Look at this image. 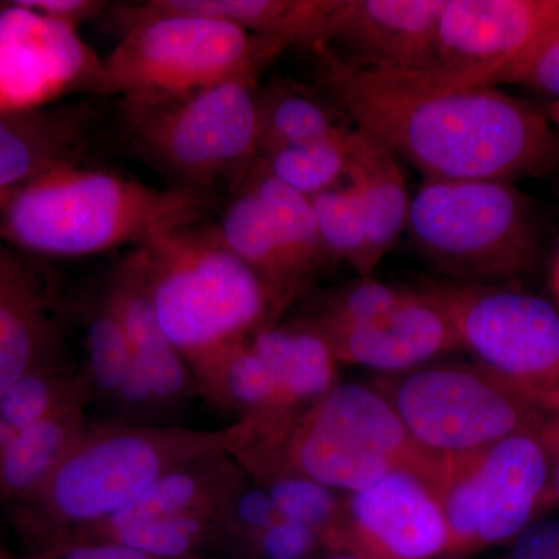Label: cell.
<instances>
[{"instance_id":"1","label":"cell","mask_w":559,"mask_h":559,"mask_svg":"<svg viewBox=\"0 0 559 559\" xmlns=\"http://www.w3.org/2000/svg\"><path fill=\"white\" fill-rule=\"evenodd\" d=\"M326 81L356 130L426 180H509L549 171L559 134L546 116L496 87L462 86L428 72H378L329 51Z\"/></svg>"},{"instance_id":"2","label":"cell","mask_w":559,"mask_h":559,"mask_svg":"<svg viewBox=\"0 0 559 559\" xmlns=\"http://www.w3.org/2000/svg\"><path fill=\"white\" fill-rule=\"evenodd\" d=\"M212 210L205 191L162 190L79 164L55 168L0 198V242L25 255L75 259L142 246L198 226Z\"/></svg>"},{"instance_id":"3","label":"cell","mask_w":559,"mask_h":559,"mask_svg":"<svg viewBox=\"0 0 559 559\" xmlns=\"http://www.w3.org/2000/svg\"><path fill=\"white\" fill-rule=\"evenodd\" d=\"M240 433V421L218 430L90 423L43 488L14 507V516L55 546L127 509L178 466L230 454Z\"/></svg>"},{"instance_id":"4","label":"cell","mask_w":559,"mask_h":559,"mask_svg":"<svg viewBox=\"0 0 559 559\" xmlns=\"http://www.w3.org/2000/svg\"><path fill=\"white\" fill-rule=\"evenodd\" d=\"M231 457L252 474L282 468L347 495L395 471L439 491L447 462L419 448L373 385L340 381L322 399L277 428L242 430Z\"/></svg>"},{"instance_id":"5","label":"cell","mask_w":559,"mask_h":559,"mask_svg":"<svg viewBox=\"0 0 559 559\" xmlns=\"http://www.w3.org/2000/svg\"><path fill=\"white\" fill-rule=\"evenodd\" d=\"M138 249L162 330L186 360L275 323L270 289L215 227H183Z\"/></svg>"},{"instance_id":"6","label":"cell","mask_w":559,"mask_h":559,"mask_svg":"<svg viewBox=\"0 0 559 559\" xmlns=\"http://www.w3.org/2000/svg\"><path fill=\"white\" fill-rule=\"evenodd\" d=\"M124 35L105 60L92 94L123 100L183 97L246 73H259L283 40L253 35L229 22L189 13L120 9Z\"/></svg>"},{"instance_id":"7","label":"cell","mask_w":559,"mask_h":559,"mask_svg":"<svg viewBox=\"0 0 559 559\" xmlns=\"http://www.w3.org/2000/svg\"><path fill=\"white\" fill-rule=\"evenodd\" d=\"M255 80L246 73L183 97L123 100L132 142L186 189L234 178L260 154Z\"/></svg>"},{"instance_id":"8","label":"cell","mask_w":559,"mask_h":559,"mask_svg":"<svg viewBox=\"0 0 559 559\" xmlns=\"http://www.w3.org/2000/svg\"><path fill=\"white\" fill-rule=\"evenodd\" d=\"M374 389L392 404L419 448L452 462L521 430L546 428L554 415L474 364H426L384 374Z\"/></svg>"},{"instance_id":"9","label":"cell","mask_w":559,"mask_h":559,"mask_svg":"<svg viewBox=\"0 0 559 559\" xmlns=\"http://www.w3.org/2000/svg\"><path fill=\"white\" fill-rule=\"evenodd\" d=\"M406 230L433 263L471 283L514 277L535 260L527 205L503 180L425 179Z\"/></svg>"},{"instance_id":"10","label":"cell","mask_w":559,"mask_h":559,"mask_svg":"<svg viewBox=\"0 0 559 559\" xmlns=\"http://www.w3.org/2000/svg\"><path fill=\"white\" fill-rule=\"evenodd\" d=\"M428 290L477 366L559 415V310L551 301L487 283H441Z\"/></svg>"},{"instance_id":"11","label":"cell","mask_w":559,"mask_h":559,"mask_svg":"<svg viewBox=\"0 0 559 559\" xmlns=\"http://www.w3.org/2000/svg\"><path fill=\"white\" fill-rule=\"evenodd\" d=\"M547 428L521 430L447 462L440 499L452 551L511 543L557 503Z\"/></svg>"},{"instance_id":"12","label":"cell","mask_w":559,"mask_h":559,"mask_svg":"<svg viewBox=\"0 0 559 559\" xmlns=\"http://www.w3.org/2000/svg\"><path fill=\"white\" fill-rule=\"evenodd\" d=\"M559 27V0H444L428 72L462 86L513 83Z\"/></svg>"},{"instance_id":"13","label":"cell","mask_w":559,"mask_h":559,"mask_svg":"<svg viewBox=\"0 0 559 559\" xmlns=\"http://www.w3.org/2000/svg\"><path fill=\"white\" fill-rule=\"evenodd\" d=\"M325 544L366 559H433L452 551L439 491L407 471L342 495Z\"/></svg>"},{"instance_id":"14","label":"cell","mask_w":559,"mask_h":559,"mask_svg":"<svg viewBox=\"0 0 559 559\" xmlns=\"http://www.w3.org/2000/svg\"><path fill=\"white\" fill-rule=\"evenodd\" d=\"M102 60L76 27L0 3V112L49 108L62 95L94 92Z\"/></svg>"},{"instance_id":"15","label":"cell","mask_w":559,"mask_h":559,"mask_svg":"<svg viewBox=\"0 0 559 559\" xmlns=\"http://www.w3.org/2000/svg\"><path fill=\"white\" fill-rule=\"evenodd\" d=\"M444 0H337L319 47L378 72L432 66Z\"/></svg>"},{"instance_id":"16","label":"cell","mask_w":559,"mask_h":559,"mask_svg":"<svg viewBox=\"0 0 559 559\" xmlns=\"http://www.w3.org/2000/svg\"><path fill=\"white\" fill-rule=\"evenodd\" d=\"M320 336L337 362L384 374L418 369L460 347L450 316L428 289L407 290L392 311L373 322Z\"/></svg>"},{"instance_id":"17","label":"cell","mask_w":559,"mask_h":559,"mask_svg":"<svg viewBox=\"0 0 559 559\" xmlns=\"http://www.w3.org/2000/svg\"><path fill=\"white\" fill-rule=\"evenodd\" d=\"M58 355L57 290L31 257L0 242V396Z\"/></svg>"},{"instance_id":"18","label":"cell","mask_w":559,"mask_h":559,"mask_svg":"<svg viewBox=\"0 0 559 559\" xmlns=\"http://www.w3.org/2000/svg\"><path fill=\"white\" fill-rule=\"evenodd\" d=\"M106 293L123 326L131 360L148 381L160 415L198 396L189 362L162 330L139 249L117 266Z\"/></svg>"},{"instance_id":"19","label":"cell","mask_w":559,"mask_h":559,"mask_svg":"<svg viewBox=\"0 0 559 559\" xmlns=\"http://www.w3.org/2000/svg\"><path fill=\"white\" fill-rule=\"evenodd\" d=\"M91 123L83 105L0 112V198L55 168L79 164Z\"/></svg>"},{"instance_id":"20","label":"cell","mask_w":559,"mask_h":559,"mask_svg":"<svg viewBox=\"0 0 559 559\" xmlns=\"http://www.w3.org/2000/svg\"><path fill=\"white\" fill-rule=\"evenodd\" d=\"M246 471L230 454L210 455L165 474L135 502L108 520L62 540H100L117 530L168 518L202 516L218 520L224 503ZM60 544V543H58Z\"/></svg>"},{"instance_id":"21","label":"cell","mask_w":559,"mask_h":559,"mask_svg":"<svg viewBox=\"0 0 559 559\" xmlns=\"http://www.w3.org/2000/svg\"><path fill=\"white\" fill-rule=\"evenodd\" d=\"M198 396L237 415L250 430L285 425L299 414L286 407L274 374L248 340L230 342L187 359Z\"/></svg>"},{"instance_id":"22","label":"cell","mask_w":559,"mask_h":559,"mask_svg":"<svg viewBox=\"0 0 559 559\" xmlns=\"http://www.w3.org/2000/svg\"><path fill=\"white\" fill-rule=\"evenodd\" d=\"M348 190L355 198L366 230L373 267L406 230L411 200L399 159L377 140L352 131Z\"/></svg>"},{"instance_id":"23","label":"cell","mask_w":559,"mask_h":559,"mask_svg":"<svg viewBox=\"0 0 559 559\" xmlns=\"http://www.w3.org/2000/svg\"><path fill=\"white\" fill-rule=\"evenodd\" d=\"M337 0H151L140 13H189L229 22L253 35L320 44Z\"/></svg>"},{"instance_id":"24","label":"cell","mask_w":559,"mask_h":559,"mask_svg":"<svg viewBox=\"0 0 559 559\" xmlns=\"http://www.w3.org/2000/svg\"><path fill=\"white\" fill-rule=\"evenodd\" d=\"M249 341L270 366L293 414L310 407L340 382V362L329 342L301 320L288 325L271 323L257 330Z\"/></svg>"},{"instance_id":"25","label":"cell","mask_w":559,"mask_h":559,"mask_svg":"<svg viewBox=\"0 0 559 559\" xmlns=\"http://www.w3.org/2000/svg\"><path fill=\"white\" fill-rule=\"evenodd\" d=\"M215 229L224 246L263 280L278 312L310 278L283 245L252 190L242 191L231 201Z\"/></svg>"},{"instance_id":"26","label":"cell","mask_w":559,"mask_h":559,"mask_svg":"<svg viewBox=\"0 0 559 559\" xmlns=\"http://www.w3.org/2000/svg\"><path fill=\"white\" fill-rule=\"evenodd\" d=\"M90 404H70L14 437L0 455V502L14 509L43 488L90 425Z\"/></svg>"},{"instance_id":"27","label":"cell","mask_w":559,"mask_h":559,"mask_svg":"<svg viewBox=\"0 0 559 559\" xmlns=\"http://www.w3.org/2000/svg\"><path fill=\"white\" fill-rule=\"evenodd\" d=\"M80 401H94L90 381L83 369H73L58 355L25 373L0 396V417L21 432Z\"/></svg>"},{"instance_id":"28","label":"cell","mask_w":559,"mask_h":559,"mask_svg":"<svg viewBox=\"0 0 559 559\" xmlns=\"http://www.w3.org/2000/svg\"><path fill=\"white\" fill-rule=\"evenodd\" d=\"M249 189L259 198L261 205L274 224L283 245L297 261L301 271L311 277L323 261L329 259L316 218L311 198L289 189L261 168Z\"/></svg>"},{"instance_id":"29","label":"cell","mask_w":559,"mask_h":559,"mask_svg":"<svg viewBox=\"0 0 559 559\" xmlns=\"http://www.w3.org/2000/svg\"><path fill=\"white\" fill-rule=\"evenodd\" d=\"M259 150L274 151L331 138L344 131L326 110L307 95L288 87H271L259 94Z\"/></svg>"},{"instance_id":"30","label":"cell","mask_w":559,"mask_h":559,"mask_svg":"<svg viewBox=\"0 0 559 559\" xmlns=\"http://www.w3.org/2000/svg\"><path fill=\"white\" fill-rule=\"evenodd\" d=\"M352 131L331 138L301 143L274 151L264 157L263 170L272 178L312 198L333 189L336 180L347 175Z\"/></svg>"},{"instance_id":"31","label":"cell","mask_w":559,"mask_h":559,"mask_svg":"<svg viewBox=\"0 0 559 559\" xmlns=\"http://www.w3.org/2000/svg\"><path fill=\"white\" fill-rule=\"evenodd\" d=\"M86 364L92 400L110 404L131 360L130 345L108 293L95 301L86 326Z\"/></svg>"},{"instance_id":"32","label":"cell","mask_w":559,"mask_h":559,"mask_svg":"<svg viewBox=\"0 0 559 559\" xmlns=\"http://www.w3.org/2000/svg\"><path fill=\"white\" fill-rule=\"evenodd\" d=\"M249 476L266 489L280 516L310 525L326 543L340 518V492L288 469L264 468Z\"/></svg>"},{"instance_id":"33","label":"cell","mask_w":559,"mask_h":559,"mask_svg":"<svg viewBox=\"0 0 559 559\" xmlns=\"http://www.w3.org/2000/svg\"><path fill=\"white\" fill-rule=\"evenodd\" d=\"M323 248L329 259L345 261L360 278L374 271L370 261L366 230L355 198L345 189H329L311 198Z\"/></svg>"},{"instance_id":"34","label":"cell","mask_w":559,"mask_h":559,"mask_svg":"<svg viewBox=\"0 0 559 559\" xmlns=\"http://www.w3.org/2000/svg\"><path fill=\"white\" fill-rule=\"evenodd\" d=\"M218 520L215 518L182 516L143 522L132 527L117 530L100 540L121 544L164 559H191L207 540L219 538Z\"/></svg>"},{"instance_id":"35","label":"cell","mask_w":559,"mask_h":559,"mask_svg":"<svg viewBox=\"0 0 559 559\" xmlns=\"http://www.w3.org/2000/svg\"><path fill=\"white\" fill-rule=\"evenodd\" d=\"M406 293L407 289L395 288L370 277L360 278L347 288L331 294L314 314L301 322L319 334L353 329L388 314Z\"/></svg>"},{"instance_id":"36","label":"cell","mask_w":559,"mask_h":559,"mask_svg":"<svg viewBox=\"0 0 559 559\" xmlns=\"http://www.w3.org/2000/svg\"><path fill=\"white\" fill-rule=\"evenodd\" d=\"M322 538L310 525L280 518L253 539V547L263 559H307L314 554Z\"/></svg>"},{"instance_id":"37","label":"cell","mask_w":559,"mask_h":559,"mask_svg":"<svg viewBox=\"0 0 559 559\" xmlns=\"http://www.w3.org/2000/svg\"><path fill=\"white\" fill-rule=\"evenodd\" d=\"M511 84H525L559 102V27L533 51Z\"/></svg>"},{"instance_id":"38","label":"cell","mask_w":559,"mask_h":559,"mask_svg":"<svg viewBox=\"0 0 559 559\" xmlns=\"http://www.w3.org/2000/svg\"><path fill=\"white\" fill-rule=\"evenodd\" d=\"M506 559H559V518H540L513 540Z\"/></svg>"},{"instance_id":"39","label":"cell","mask_w":559,"mask_h":559,"mask_svg":"<svg viewBox=\"0 0 559 559\" xmlns=\"http://www.w3.org/2000/svg\"><path fill=\"white\" fill-rule=\"evenodd\" d=\"M35 559H164L109 540H68L47 547Z\"/></svg>"},{"instance_id":"40","label":"cell","mask_w":559,"mask_h":559,"mask_svg":"<svg viewBox=\"0 0 559 559\" xmlns=\"http://www.w3.org/2000/svg\"><path fill=\"white\" fill-rule=\"evenodd\" d=\"M17 2L25 9L36 11L50 20L66 22L76 28L108 7V3L97 2V0H17Z\"/></svg>"},{"instance_id":"41","label":"cell","mask_w":559,"mask_h":559,"mask_svg":"<svg viewBox=\"0 0 559 559\" xmlns=\"http://www.w3.org/2000/svg\"><path fill=\"white\" fill-rule=\"evenodd\" d=\"M547 437H549L551 455H554L555 498L559 503V415L551 419L549 428H547Z\"/></svg>"},{"instance_id":"42","label":"cell","mask_w":559,"mask_h":559,"mask_svg":"<svg viewBox=\"0 0 559 559\" xmlns=\"http://www.w3.org/2000/svg\"><path fill=\"white\" fill-rule=\"evenodd\" d=\"M17 430L11 428L9 423L5 421L2 417H0V455L5 452L7 448L10 447L11 441L14 440V437L17 436Z\"/></svg>"},{"instance_id":"43","label":"cell","mask_w":559,"mask_h":559,"mask_svg":"<svg viewBox=\"0 0 559 559\" xmlns=\"http://www.w3.org/2000/svg\"><path fill=\"white\" fill-rule=\"evenodd\" d=\"M547 119H549L551 127H554L559 134V102L551 103L549 108V116H547Z\"/></svg>"},{"instance_id":"44","label":"cell","mask_w":559,"mask_h":559,"mask_svg":"<svg viewBox=\"0 0 559 559\" xmlns=\"http://www.w3.org/2000/svg\"><path fill=\"white\" fill-rule=\"evenodd\" d=\"M326 559H366L359 557V555L353 554V551L347 550H337L336 554L331 555L330 558Z\"/></svg>"},{"instance_id":"45","label":"cell","mask_w":559,"mask_h":559,"mask_svg":"<svg viewBox=\"0 0 559 559\" xmlns=\"http://www.w3.org/2000/svg\"><path fill=\"white\" fill-rule=\"evenodd\" d=\"M555 288H557L559 294V259L557 263V270H555Z\"/></svg>"},{"instance_id":"46","label":"cell","mask_w":559,"mask_h":559,"mask_svg":"<svg viewBox=\"0 0 559 559\" xmlns=\"http://www.w3.org/2000/svg\"><path fill=\"white\" fill-rule=\"evenodd\" d=\"M0 559H11L10 555L3 549L2 544H0Z\"/></svg>"}]
</instances>
